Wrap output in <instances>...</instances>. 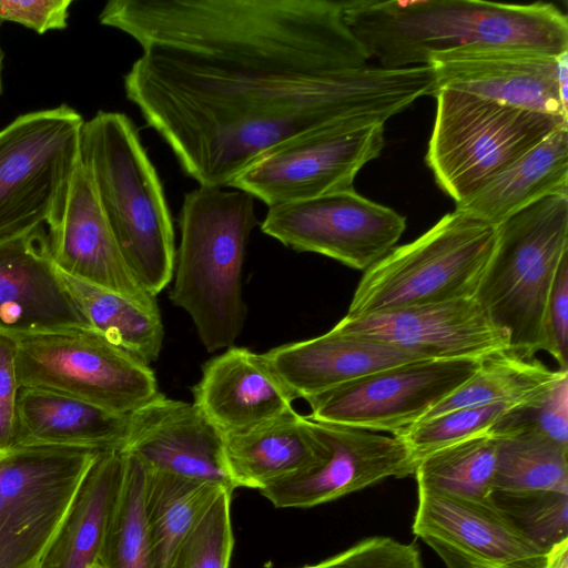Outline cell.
<instances>
[{
	"label": "cell",
	"instance_id": "8d00e7d4",
	"mask_svg": "<svg viewBox=\"0 0 568 568\" xmlns=\"http://www.w3.org/2000/svg\"><path fill=\"white\" fill-rule=\"evenodd\" d=\"M300 568H423V565L415 545L372 537L321 562Z\"/></svg>",
	"mask_w": 568,
	"mask_h": 568
},
{
	"label": "cell",
	"instance_id": "7bdbcfd3",
	"mask_svg": "<svg viewBox=\"0 0 568 568\" xmlns=\"http://www.w3.org/2000/svg\"><path fill=\"white\" fill-rule=\"evenodd\" d=\"M6 453H7L6 450H1V449H0V458H1Z\"/></svg>",
	"mask_w": 568,
	"mask_h": 568
},
{
	"label": "cell",
	"instance_id": "ee69618b",
	"mask_svg": "<svg viewBox=\"0 0 568 568\" xmlns=\"http://www.w3.org/2000/svg\"><path fill=\"white\" fill-rule=\"evenodd\" d=\"M91 568H101L98 564H94Z\"/></svg>",
	"mask_w": 568,
	"mask_h": 568
},
{
	"label": "cell",
	"instance_id": "f35d334b",
	"mask_svg": "<svg viewBox=\"0 0 568 568\" xmlns=\"http://www.w3.org/2000/svg\"><path fill=\"white\" fill-rule=\"evenodd\" d=\"M21 390L16 339L0 335V449L12 448Z\"/></svg>",
	"mask_w": 568,
	"mask_h": 568
},
{
	"label": "cell",
	"instance_id": "60d3db41",
	"mask_svg": "<svg viewBox=\"0 0 568 568\" xmlns=\"http://www.w3.org/2000/svg\"><path fill=\"white\" fill-rule=\"evenodd\" d=\"M544 568H568V539L549 549Z\"/></svg>",
	"mask_w": 568,
	"mask_h": 568
},
{
	"label": "cell",
	"instance_id": "5b68a950",
	"mask_svg": "<svg viewBox=\"0 0 568 568\" xmlns=\"http://www.w3.org/2000/svg\"><path fill=\"white\" fill-rule=\"evenodd\" d=\"M496 227V241L475 298L508 339V349L532 358L542 349L545 305L568 254V195L546 196Z\"/></svg>",
	"mask_w": 568,
	"mask_h": 568
},
{
	"label": "cell",
	"instance_id": "30bf717a",
	"mask_svg": "<svg viewBox=\"0 0 568 568\" xmlns=\"http://www.w3.org/2000/svg\"><path fill=\"white\" fill-rule=\"evenodd\" d=\"M100 452L14 447L0 458V568H37Z\"/></svg>",
	"mask_w": 568,
	"mask_h": 568
},
{
	"label": "cell",
	"instance_id": "1f68e13d",
	"mask_svg": "<svg viewBox=\"0 0 568 568\" xmlns=\"http://www.w3.org/2000/svg\"><path fill=\"white\" fill-rule=\"evenodd\" d=\"M123 454V481L97 564L101 568H153L143 509L145 469L135 457Z\"/></svg>",
	"mask_w": 568,
	"mask_h": 568
},
{
	"label": "cell",
	"instance_id": "9a60e30c",
	"mask_svg": "<svg viewBox=\"0 0 568 568\" xmlns=\"http://www.w3.org/2000/svg\"><path fill=\"white\" fill-rule=\"evenodd\" d=\"M310 422L326 455L314 467L260 490L274 507L310 508L389 477L414 475L416 462L400 438L351 426Z\"/></svg>",
	"mask_w": 568,
	"mask_h": 568
},
{
	"label": "cell",
	"instance_id": "ba28073f",
	"mask_svg": "<svg viewBox=\"0 0 568 568\" xmlns=\"http://www.w3.org/2000/svg\"><path fill=\"white\" fill-rule=\"evenodd\" d=\"M83 123L61 104L0 130V242L48 224L80 162Z\"/></svg>",
	"mask_w": 568,
	"mask_h": 568
},
{
	"label": "cell",
	"instance_id": "d6a6232c",
	"mask_svg": "<svg viewBox=\"0 0 568 568\" xmlns=\"http://www.w3.org/2000/svg\"><path fill=\"white\" fill-rule=\"evenodd\" d=\"M511 407L491 404L453 409L418 422L394 436L406 444L417 462L439 448L489 433Z\"/></svg>",
	"mask_w": 568,
	"mask_h": 568
},
{
	"label": "cell",
	"instance_id": "cb8c5ba5",
	"mask_svg": "<svg viewBox=\"0 0 568 568\" xmlns=\"http://www.w3.org/2000/svg\"><path fill=\"white\" fill-rule=\"evenodd\" d=\"M236 488L262 490L317 465L326 455L311 422L293 408L244 432L224 436Z\"/></svg>",
	"mask_w": 568,
	"mask_h": 568
},
{
	"label": "cell",
	"instance_id": "f546056e",
	"mask_svg": "<svg viewBox=\"0 0 568 568\" xmlns=\"http://www.w3.org/2000/svg\"><path fill=\"white\" fill-rule=\"evenodd\" d=\"M496 437L494 491L568 494L567 447L536 433Z\"/></svg>",
	"mask_w": 568,
	"mask_h": 568
},
{
	"label": "cell",
	"instance_id": "8992f818",
	"mask_svg": "<svg viewBox=\"0 0 568 568\" xmlns=\"http://www.w3.org/2000/svg\"><path fill=\"white\" fill-rule=\"evenodd\" d=\"M496 227L454 210L364 272L345 317L474 297Z\"/></svg>",
	"mask_w": 568,
	"mask_h": 568
},
{
	"label": "cell",
	"instance_id": "b9f144b4",
	"mask_svg": "<svg viewBox=\"0 0 568 568\" xmlns=\"http://www.w3.org/2000/svg\"><path fill=\"white\" fill-rule=\"evenodd\" d=\"M2 23L3 22L0 20V29H1ZM3 59H4V52H3L2 48H1V44H0V97L3 93V80H2Z\"/></svg>",
	"mask_w": 568,
	"mask_h": 568
},
{
	"label": "cell",
	"instance_id": "3957f363",
	"mask_svg": "<svg viewBox=\"0 0 568 568\" xmlns=\"http://www.w3.org/2000/svg\"><path fill=\"white\" fill-rule=\"evenodd\" d=\"M257 223L246 192L200 185L184 196L169 296L191 316L210 353L231 347L244 327L242 268Z\"/></svg>",
	"mask_w": 568,
	"mask_h": 568
},
{
	"label": "cell",
	"instance_id": "74e56055",
	"mask_svg": "<svg viewBox=\"0 0 568 568\" xmlns=\"http://www.w3.org/2000/svg\"><path fill=\"white\" fill-rule=\"evenodd\" d=\"M542 349L568 371V254L556 272L542 318Z\"/></svg>",
	"mask_w": 568,
	"mask_h": 568
},
{
	"label": "cell",
	"instance_id": "277c9868",
	"mask_svg": "<svg viewBox=\"0 0 568 568\" xmlns=\"http://www.w3.org/2000/svg\"><path fill=\"white\" fill-rule=\"evenodd\" d=\"M87 164L120 251L152 296L168 286L175 264L174 229L158 172L124 113L99 111L83 123Z\"/></svg>",
	"mask_w": 568,
	"mask_h": 568
},
{
	"label": "cell",
	"instance_id": "ac0fdd59",
	"mask_svg": "<svg viewBox=\"0 0 568 568\" xmlns=\"http://www.w3.org/2000/svg\"><path fill=\"white\" fill-rule=\"evenodd\" d=\"M333 329L430 358H483L509 348L506 334L493 324L475 297L344 316Z\"/></svg>",
	"mask_w": 568,
	"mask_h": 568
},
{
	"label": "cell",
	"instance_id": "83f0119b",
	"mask_svg": "<svg viewBox=\"0 0 568 568\" xmlns=\"http://www.w3.org/2000/svg\"><path fill=\"white\" fill-rule=\"evenodd\" d=\"M509 349L481 358L479 368L419 422L453 409L491 404L521 405L544 393L564 373Z\"/></svg>",
	"mask_w": 568,
	"mask_h": 568
},
{
	"label": "cell",
	"instance_id": "5bb4252c",
	"mask_svg": "<svg viewBox=\"0 0 568 568\" xmlns=\"http://www.w3.org/2000/svg\"><path fill=\"white\" fill-rule=\"evenodd\" d=\"M413 532L447 568H544L546 562L547 551L491 496L473 498L418 488Z\"/></svg>",
	"mask_w": 568,
	"mask_h": 568
},
{
	"label": "cell",
	"instance_id": "52a82bcc",
	"mask_svg": "<svg viewBox=\"0 0 568 568\" xmlns=\"http://www.w3.org/2000/svg\"><path fill=\"white\" fill-rule=\"evenodd\" d=\"M426 163L459 203L568 120L513 108L463 91L435 92Z\"/></svg>",
	"mask_w": 568,
	"mask_h": 568
},
{
	"label": "cell",
	"instance_id": "7402d4cb",
	"mask_svg": "<svg viewBox=\"0 0 568 568\" xmlns=\"http://www.w3.org/2000/svg\"><path fill=\"white\" fill-rule=\"evenodd\" d=\"M263 356L295 399L305 400L385 368L430 358L333 328L311 339L274 347Z\"/></svg>",
	"mask_w": 568,
	"mask_h": 568
},
{
	"label": "cell",
	"instance_id": "d590c367",
	"mask_svg": "<svg viewBox=\"0 0 568 568\" xmlns=\"http://www.w3.org/2000/svg\"><path fill=\"white\" fill-rule=\"evenodd\" d=\"M490 433H536L568 448V372L539 396L511 407Z\"/></svg>",
	"mask_w": 568,
	"mask_h": 568
},
{
	"label": "cell",
	"instance_id": "4316f807",
	"mask_svg": "<svg viewBox=\"0 0 568 568\" xmlns=\"http://www.w3.org/2000/svg\"><path fill=\"white\" fill-rule=\"evenodd\" d=\"M144 469L143 509L152 565L153 568H168L181 540L227 488L211 481Z\"/></svg>",
	"mask_w": 568,
	"mask_h": 568
},
{
	"label": "cell",
	"instance_id": "7a4b0ae2",
	"mask_svg": "<svg viewBox=\"0 0 568 568\" xmlns=\"http://www.w3.org/2000/svg\"><path fill=\"white\" fill-rule=\"evenodd\" d=\"M346 24L379 67L428 65L464 51L568 52V19L555 4L480 0L342 1Z\"/></svg>",
	"mask_w": 568,
	"mask_h": 568
},
{
	"label": "cell",
	"instance_id": "4dcf8cb0",
	"mask_svg": "<svg viewBox=\"0 0 568 568\" xmlns=\"http://www.w3.org/2000/svg\"><path fill=\"white\" fill-rule=\"evenodd\" d=\"M497 437L480 434L439 448L416 462L418 488L487 498L494 491Z\"/></svg>",
	"mask_w": 568,
	"mask_h": 568
},
{
	"label": "cell",
	"instance_id": "e575fe53",
	"mask_svg": "<svg viewBox=\"0 0 568 568\" xmlns=\"http://www.w3.org/2000/svg\"><path fill=\"white\" fill-rule=\"evenodd\" d=\"M496 505L545 551L568 539V494L552 490L494 491Z\"/></svg>",
	"mask_w": 568,
	"mask_h": 568
},
{
	"label": "cell",
	"instance_id": "8fae6325",
	"mask_svg": "<svg viewBox=\"0 0 568 568\" xmlns=\"http://www.w3.org/2000/svg\"><path fill=\"white\" fill-rule=\"evenodd\" d=\"M481 358H428L366 375L310 398L312 420L396 435L479 368Z\"/></svg>",
	"mask_w": 568,
	"mask_h": 568
},
{
	"label": "cell",
	"instance_id": "603a6c76",
	"mask_svg": "<svg viewBox=\"0 0 568 568\" xmlns=\"http://www.w3.org/2000/svg\"><path fill=\"white\" fill-rule=\"evenodd\" d=\"M130 415L38 387H21L14 447H67L94 452L125 446Z\"/></svg>",
	"mask_w": 568,
	"mask_h": 568
},
{
	"label": "cell",
	"instance_id": "e0dca14e",
	"mask_svg": "<svg viewBox=\"0 0 568 568\" xmlns=\"http://www.w3.org/2000/svg\"><path fill=\"white\" fill-rule=\"evenodd\" d=\"M91 328L39 226L0 242V335L19 339Z\"/></svg>",
	"mask_w": 568,
	"mask_h": 568
},
{
	"label": "cell",
	"instance_id": "d4e9b609",
	"mask_svg": "<svg viewBox=\"0 0 568 568\" xmlns=\"http://www.w3.org/2000/svg\"><path fill=\"white\" fill-rule=\"evenodd\" d=\"M550 195H568V124L556 129L493 176L455 210L497 226Z\"/></svg>",
	"mask_w": 568,
	"mask_h": 568
},
{
	"label": "cell",
	"instance_id": "7c38bea8",
	"mask_svg": "<svg viewBox=\"0 0 568 568\" xmlns=\"http://www.w3.org/2000/svg\"><path fill=\"white\" fill-rule=\"evenodd\" d=\"M384 124L338 125L292 139L264 154L229 186L268 207L354 187L384 148Z\"/></svg>",
	"mask_w": 568,
	"mask_h": 568
},
{
	"label": "cell",
	"instance_id": "9c48e42d",
	"mask_svg": "<svg viewBox=\"0 0 568 568\" xmlns=\"http://www.w3.org/2000/svg\"><path fill=\"white\" fill-rule=\"evenodd\" d=\"M21 387L63 393L130 415L160 392L154 372L92 328L16 339Z\"/></svg>",
	"mask_w": 568,
	"mask_h": 568
},
{
	"label": "cell",
	"instance_id": "f1b7e54d",
	"mask_svg": "<svg viewBox=\"0 0 568 568\" xmlns=\"http://www.w3.org/2000/svg\"><path fill=\"white\" fill-rule=\"evenodd\" d=\"M62 276L93 331L148 365L158 359L164 338L159 310L146 308L115 292Z\"/></svg>",
	"mask_w": 568,
	"mask_h": 568
},
{
	"label": "cell",
	"instance_id": "d6986e66",
	"mask_svg": "<svg viewBox=\"0 0 568 568\" xmlns=\"http://www.w3.org/2000/svg\"><path fill=\"white\" fill-rule=\"evenodd\" d=\"M123 453L149 470L219 484L234 491L224 435L193 403L159 393L130 414Z\"/></svg>",
	"mask_w": 568,
	"mask_h": 568
},
{
	"label": "cell",
	"instance_id": "ab89813d",
	"mask_svg": "<svg viewBox=\"0 0 568 568\" xmlns=\"http://www.w3.org/2000/svg\"><path fill=\"white\" fill-rule=\"evenodd\" d=\"M72 3L73 0H0V20L43 34L67 28Z\"/></svg>",
	"mask_w": 568,
	"mask_h": 568
},
{
	"label": "cell",
	"instance_id": "484cf974",
	"mask_svg": "<svg viewBox=\"0 0 568 568\" xmlns=\"http://www.w3.org/2000/svg\"><path fill=\"white\" fill-rule=\"evenodd\" d=\"M124 467L122 452L98 454L37 568H91L97 564Z\"/></svg>",
	"mask_w": 568,
	"mask_h": 568
},
{
	"label": "cell",
	"instance_id": "4fadbf2b",
	"mask_svg": "<svg viewBox=\"0 0 568 568\" xmlns=\"http://www.w3.org/2000/svg\"><path fill=\"white\" fill-rule=\"evenodd\" d=\"M405 227L403 215L354 187L268 207L261 224L287 247L364 272L395 247Z\"/></svg>",
	"mask_w": 568,
	"mask_h": 568
},
{
	"label": "cell",
	"instance_id": "836d02e7",
	"mask_svg": "<svg viewBox=\"0 0 568 568\" xmlns=\"http://www.w3.org/2000/svg\"><path fill=\"white\" fill-rule=\"evenodd\" d=\"M232 490H223L187 531L168 568H230L234 548Z\"/></svg>",
	"mask_w": 568,
	"mask_h": 568
},
{
	"label": "cell",
	"instance_id": "2e32d148",
	"mask_svg": "<svg viewBox=\"0 0 568 568\" xmlns=\"http://www.w3.org/2000/svg\"><path fill=\"white\" fill-rule=\"evenodd\" d=\"M47 225L49 252L61 274L159 310L156 297L142 287L129 268L101 206L91 171L81 158Z\"/></svg>",
	"mask_w": 568,
	"mask_h": 568
},
{
	"label": "cell",
	"instance_id": "ffe728a7",
	"mask_svg": "<svg viewBox=\"0 0 568 568\" xmlns=\"http://www.w3.org/2000/svg\"><path fill=\"white\" fill-rule=\"evenodd\" d=\"M558 57L519 50L464 51L435 57L428 65L435 92L453 89L568 120V103L558 85Z\"/></svg>",
	"mask_w": 568,
	"mask_h": 568
},
{
	"label": "cell",
	"instance_id": "44dd1931",
	"mask_svg": "<svg viewBox=\"0 0 568 568\" xmlns=\"http://www.w3.org/2000/svg\"><path fill=\"white\" fill-rule=\"evenodd\" d=\"M192 392L195 407L224 436L268 422L295 400L263 354L237 346L206 362Z\"/></svg>",
	"mask_w": 568,
	"mask_h": 568
},
{
	"label": "cell",
	"instance_id": "6da1fadb",
	"mask_svg": "<svg viewBox=\"0 0 568 568\" xmlns=\"http://www.w3.org/2000/svg\"><path fill=\"white\" fill-rule=\"evenodd\" d=\"M99 21L141 45L125 95L199 185L229 186L292 139L384 124L435 93L430 65L368 64L337 0H111Z\"/></svg>",
	"mask_w": 568,
	"mask_h": 568
}]
</instances>
